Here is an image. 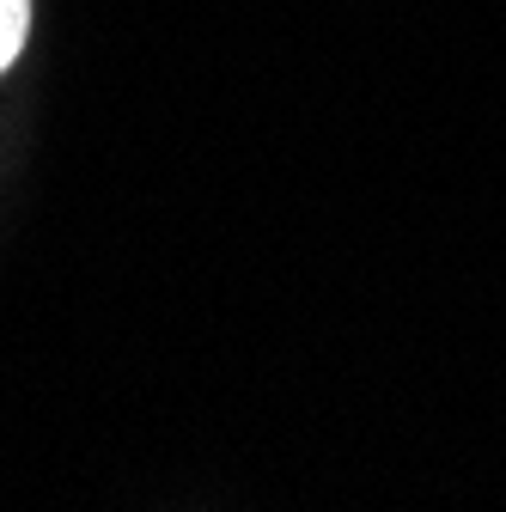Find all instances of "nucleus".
<instances>
[{
    "label": "nucleus",
    "instance_id": "nucleus-1",
    "mask_svg": "<svg viewBox=\"0 0 506 512\" xmlns=\"http://www.w3.org/2000/svg\"><path fill=\"white\" fill-rule=\"evenodd\" d=\"M25 25H31V0H0V68H7V61L19 55Z\"/></svg>",
    "mask_w": 506,
    "mask_h": 512
}]
</instances>
